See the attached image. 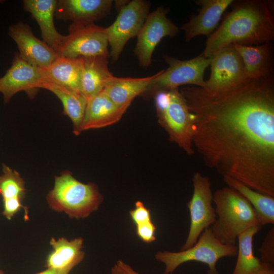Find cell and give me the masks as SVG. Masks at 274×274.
<instances>
[{
	"mask_svg": "<svg viewBox=\"0 0 274 274\" xmlns=\"http://www.w3.org/2000/svg\"><path fill=\"white\" fill-rule=\"evenodd\" d=\"M129 214L135 226L152 221L150 210L141 201L135 202L134 208L129 212Z\"/></svg>",
	"mask_w": 274,
	"mask_h": 274,
	"instance_id": "29",
	"label": "cell"
},
{
	"mask_svg": "<svg viewBox=\"0 0 274 274\" xmlns=\"http://www.w3.org/2000/svg\"><path fill=\"white\" fill-rule=\"evenodd\" d=\"M167 12L168 10L160 6L149 13L137 36L134 53L143 67L150 65L153 53L164 37H174L179 31V27L167 17Z\"/></svg>",
	"mask_w": 274,
	"mask_h": 274,
	"instance_id": "11",
	"label": "cell"
},
{
	"mask_svg": "<svg viewBox=\"0 0 274 274\" xmlns=\"http://www.w3.org/2000/svg\"><path fill=\"white\" fill-rule=\"evenodd\" d=\"M81 93L89 98L102 91L114 76L108 67V57H80Z\"/></svg>",
	"mask_w": 274,
	"mask_h": 274,
	"instance_id": "20",
	"label": "cell"
},
{
	"mask_svg": "<svg viewBox=\"0 0 274 274\" xmlns=\"http://www.w3.org/2000/svg\"><path fill=\"white\" fill-rule=\"evenodd\" d=\"M168 67L157 74L143 93L158 92L178 88L181 85H192L204 88V73L210 66L212 58L202 54L188 60H180L165 55L163 57Z\"/></svg>",
	"mask_w": 274,
	"mask_h": 274,
	"instance_id": "7",
	"label": "cell"
},
{
	"mask_svg": "<svg viewBox=\"0 0 274 274\" xmlns=\"http://www.w3.org/2000/svg\"><path fill=\"white\" fill-rule=\"evenodd\" d=\"M154 95L158 121L170 140L187 154H194V116L178 88L161 91Z\"/></svg>",
	"mask_w": 274,
	"mask_h": 274,
	"instance_id": "5",
	"label": "cell"
},
{
	"mask_svg": "<svg viewBox=\"0 0 274 274\" xmlns=\"http://www.w3.org/2000/svg\"><path fill=\"white\" fill-rule=\"evenodd\" d=\"M233 0H197L195 3L200 7L198 14L192 17L181 28L184 31L186 42L194 38L211 35L217 27L226 9Z\"/></svg>",
	"mask_w": 274,
	"mask_h": 274,
	"instance_id": "16",
	"label": "cell"
},
{
	"mask_svg": "<svg viewBox=\"0 0 274 274\" xmlns=\"http://www.w3.org/2000/svg\"><path fill=\"white\" fill-rule=\"evenodd\" d=\"M136 232L139 237L146 243H151L156 239V226L152 222L135 226Z\"/></svg>",
	"mask_w": 274,
	"mask_h": 274,
	"instance_id": "30",
	"label": "cell"
},
{
	"mask_svg": "<svg viewBox=\"0 0 274 274\" xmlns=\"http://www.w3.org/2000/svg\"><path fill=\"white\" fill-rule=\"evenodd\" d=\"M252 274H274L273 266L263 263L261 268Z\"/></svg>",
	"mask_w": 274,
	"mask_h": 274,
	"instance_id": "31",
	"label": "cell"
},
{
	"mask_svg": "<svg viewBox=\"0 0 274 274\" xmlns=\"http://www.w3.org/2000/svg\"><path fill=\"white\" fill-rule=\"evenodd\" d=\"M0 274H4L3 271L1 269H0Z\"/></svg>",
	"mask_w": 274,
	"mask_h": 274,
	"instance_id": "35",
	"label": "cell"
},
{
	"mask_svg": "<svg viewBox=\"0 0 274 274\" xmlns=\"http://www.w3.org/2000/svg\"><path fill=\"white\" fill-rule=\"evenodd\" d=\"M111 274H126L116 264L111 269Z\"/></svg>",
	"mask_w": 274,
	"mask_h": 274,
	"instance_id": "34",
	"label": "cell"
},
{
	"mask_svg": "<svg viewBox=\"0 0 274 274\" xmlns=\"http://www.w3.org/2000/svg\"><path fill=\"white\" fill-rule=\"evenodd\" d=\"M232 10L210 35L202 54L212 58L230 45L257 46L274 40L271 5L263 0L233 1Z\"/></svg>",
	"mask_w": 274,
	"mask_h": 274,
	"instance_id": "2",
	"label": "cell"
},
{
	"mask_svg": "<svg viewBox=\"0 0 274 274\" xmlns=\"http://www.w3.org/2000/svg\"><path fill=\"white\" fill-rule=\"evenodd\" d=\"M210 65L211 74L205 81L204 88L210 90L230 89L249 80L242 58L233 45L220 49L212 58Z\"/></svg>",
	"mask_w": 274,
	"mask_h": 274,
	"instance_id": "12",
	"label": "cell"
},
{
	"mask_svg": "<svg viewBox=\"0 0 274 274\" xmlns=\"http://www.w3.org/2000/svg\"><path fill=\"white\" fill-rule=\"evenodd\" d=\"M3 174L0 176V195L3 201L19 199L25 196V183L19 173L5 164L2 165Z\"/></svg>",
	"mask_w": 274,
	"mask_h": 274,
	"instance_id": "27",
	"label": "cell"
},
{
	"mask_svg": "<svg viewBox=\"0 0 274 274\" xmlns=\"http://www.w3.org/2000/svg\"><path fill=\"white\" fill-rule=\"evenodd\" d=\"M155 75L143 78L114 76L103 90L117 106L128 108L136 96L146 90Z\"/></svg>",
	"mask_w": 274,
	"mask_h": 274,
	"instance_id": "23",
	"label": "cell"
},
{
	"mask_svg": "<svg viewBox=\"0 0 274 274\" xmlns=\"http://www.w3.org/2000/svg\"><path fill=\"white\" fill-rule=\"evenodd\" d=\"M127 109L115 105L102 90L87 99L81 131L113 124L120 120Z\"/></svg>",
	"mask_w": 274,
	"mask_h": 274,
	"instance_id": "17",
	"label": "cell"
},
{
	"mask_svg": "<svg viewBox=\"0 0 274 274\" xmlns=\"http://www.w3.org/2000/svg\"><path fill=\"white\" fill-rule=\"evenodd\" d=\"M217 218L210 227L215 237L224 244L235 245L238 234L253 226H261L249 202L228 186L213 194Z\"/></svg>",
	"mask_w": 274,
	"mask_h": 274,
	"instance_id": "3",
	"label": "cell"
},
{
	"mask_svg": "<svg viewBox=\"0 0 274 274\" xmlns=\"http://www.w3.org/2000/svg\"><path fill=\"white\" fill-rule=\"evenodd\" d=\"M43 81L41 68L29 64L19 54H16L11 67L0 78V93L3 94L5 104L9 102L15 94L22 91L31 98L41 88Z\"/></svg>",
	"mask_w": 274,
	"mask_h": 274,
	"instance_id": "13",
	"label": "cell"
},
{
	"mask_svg": "<svg viewBox=\"0 0 274 274\" xmlns=\"http://www.w3.org/2000/svg\"><path fill=\"white\" fill-rule=\"evenodd\" d=\"M237 253V246L222 243L209 227L202 232L192 247L179 252L159 251L155 258L164 264L163 274H172L180 265L192 261L207 265L208 274H219L216 266L217 261L223 257H235Z\"/></svg>",
	"mask_w": 274,
	"mask_h": 274,
	"instance_id": "6",
	"label": "cell"
},
{
	"mask_svg": "<svg viewBox=\"0 0 274 274\" xmlns=\"http://www.w3.org/2000/svg\"><path fill=\"white\" fill-rule=\"evenodd\" d=\"M180 91L194 116L193 145L206 165L274 197L273 76L227 90Z\"/></svg>",
	"mask_w": 274,
	"mask_h": 274,
	"instance_id": "1",
	"label": "cell"
},
{
	"mask_svg": "<svg viewBox=\"0 0 274 274\" xmlns=\"http://www.w3.org/2000/svg\"><path fill=\"white\" fill-rule=\"evenodd\" d=\"M69 271L46 268L45 270L36 274H68Z\"/></svg>",
	"mask_w": 274,
	"mask_h": 274,
	"instance_id": "33",
	"label": "cell"
},
{
	"mask_svg": "<svg viewBox=\"0 0 274 274\" xmlns=\"http://www.w3.org/2000/svg\"><path fill=\"white\" fill-rule=\"evenodd\" d=\"M253 226L241 233L238 241L237 261L232 274H252L261 268L263 263L253 253V237L261 229Z\"/></svg>",
	"mask_w": 274,
	"mask_h": 274,
	"instance_id": "26",
	"label": "cell"
},
{
	"mask_svg": "<svg viewBox=\"0 0 274 274\" xmlns=\"http://www.w3.org/2000/svg\"><path fill=\"white\" fill-rule=\"evenodd\" d=\"M243 60L248 79L258 80L272 76L273 54L271 42L257 46L233 44Z\"/></svg>",
	"mask_w": 274,
	"mask_h": 274,
	"instance_id": "18",
	"label": "cell"
},
{
	"mask_svg": "<svg viewBox=\"0 0 274 274\" xmlns=\"http://www.w3.org/2000/svg\"><path fill=\"white\" fill-rule=\"evenodd\" d=\"M261 262L273 265L274 264V227L267 232L261 246L258 249Z\"/></svg>",
	"mask_w": 274,
	"mask_h": 274,
	"instance_id": "28",
	"label": "cell"
},
{
	"mask_svg": "<svg viewBox=\"0 0 274 274\" xmlns=\"http://www.w3.org/2000/svg\"><path fill=\"white\" fill-rule=\"evenodd\" d=\"M43 80L81 92L80 57L58 56L50 65L41 68Z\"/></svg>",
	"mask_w": 274,
	"mask_h": 274,
	"instance_id": "22",
	"label": "cell"
},
{
	"mask_svg": "<svg viewBox=\"0 0 274 274\" xmlns=\"http://www.w3.org/2000/svg\"><path fill=\"white\" fill-rule=\"evenodd\" d=\"M116 264L119 266L126 274H139L135 271L130 265L120 260L117 261Z\"/></svg>",
	"mask_w": 274,
	"mask_h": 274,
	"instance_id": "32",
	"label": "cell"
},
{
	"mask_svg": "<svg viewBox=\"0 0 274 274\" xmlns=\"http://www.w3.org/2000/svg\"><path fill=\"white\" fill-rule=\"evenodd\" d=\"M108 45L106 27L94 23H72L57 54L74 58L97 56L109 58Z\"/></svg>",
	"mask_w": 274,
	"mask_h": 274,
	"instance_id": "9",
	"label": "cell"
},
{
	"mask_svg": "<svg viewBox=\"0 0 274 274\" xmlns=\"http://www.w3.org/2000/svg\"><path fill=\"white\" fill-rule=\"evenodd\" d=\"M223 180L228 187L237 191L249 202L262 227L274 224V197L256 191L232 178L223 177Z\"/></svg>",
	"mask_w": 274,
	"mask_h": 274,
	"instance_id": "25",
	"label": "cell"
},
{
	"mask_svg": "<svg viewBox=\"0 0 274 274\" xmlns=\"http://www.w3.org/2000/svg\"><path fill=\"white\" fill-rule=\"evenodd\" d=\"M46 199L52 210L64 212L71 218L83 219L98 209L103 197L95 184H84L66 170L55 177Z\"/></svg>",
	"mask_w": 274,
	"mask_h": 274,
	"instance_id": "4",
	"label": "cell"
},
{
	"mask_svg": "<svg viewBox=\"0 0 274 274\" xmlns=\"http://www.w3.org/2000/svg\"><path fill=\"white\" fill-rule=\"evenodd\" d=\"M41 88L53 93L61 101L62 114L68 116L73 125V132L79 135L84 116L87 98L80 92L74 91L46 80L43 81Z\"/></svg>",
	"mask_w": 274,
	"mask_h": 274,
	"instance_id": "24",
	"label": "cell"
},
{
	"mask_svg": "<svg viewBox=\"0 0 274 274\" xmlns=\"http://www.w3.org/2000/svg\"><path fill=\"white\" fill-rule=\"evenodd\" d=\"M112 0H57L55 17L72 23H94L109 14Z\"/></svg>",
	"mask_w": 274,
	"mask_h": 274,
	"instance_id": "15",
	"label": "cell"
},
{
	"mask_svg": "<svg viewBox=\"0 0 274 274\" xmlns=\"http://www.w3.org/2000/svg\"><path fill=\"white\" fill-rule=\"evenodd\" d=\"M83 244L82 237L71 241L64 237L57 240L52 238L50 244L53 249L46 258L45 266L48 269L70 272L84 258Z\"/></svg>",
	"mask_w": 274,
	"mask_h": 274,
	"instance_id": "21",
	"label": "cell"
},
{
	"mask_svg": "<svg viewBox=\"0 0 274 274\" xmlns=\"http://www.w3.org/2000/svg\"><path fill=\"white\" fill-rule=\"evenodd\" d=\"M150 3L145 0L127 2L119 11L115 21L106 27L110 55L117 60L131 38L137 36L149 14Z\"/></svg>",
	"mask_w": 274,
	"mask_h": 274,
	"instance_id": "10",
	"label": "cell"
},
{
	"mask_svg": "<svg viewBox=\"0 0 274 274\" xmlns=\"http://www.w3.org/2000/svg\"><path fill=\"white\" fill-rule=\"evenodd\" d=\"M9 35L17 44L20 57L35 66L47 67L59 56L51 47L33 35L26 23L19 22L10 26Z\"/></svg>",
	"mask_w": 274,
	"mask_h": 274,
	"instance_id": "14",
	"label": "cell"
},
{
	"mask_svg": "<svg viewBox=\"0 0 274 274\" xmlns=\"http://www.w3.org/2000/svg\"><path fill=\"white\" fill-rule=\"evenodd\" d=\"M57 0H24V10L30 13L39 24L43 41L56 53L64 35L60 34L54 24V17Z\"/></svg>",
	"mask_w": 274,
	"mask_h": 274,
	"instance_id": "19",
	"label": "cell"
},
{
	"mask_svg": "<svg viewBox=\"0 0 274 274\" xmlns=\"http://www.w3.org/2000/svg\"><path fill=\"white\" fill-rule=\"evenodd\" d=\"M192 182V196L187 203L190 213V227L186 241L181 247V251L192 247L202 232L210 227L217 218L213 206V193L209 178L196 172L193 174Z\"/></svg>",
	"mask_w": 274,
	"mask_h": 274,
	"instance_id": "8",
	"label": "cell"
}]
</instances>
